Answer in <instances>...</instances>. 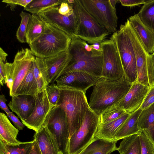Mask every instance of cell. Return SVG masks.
Wrapping results in <instances>:
<instances>
[{
  "label": "cell",
  "instance_id": "1",
  "mask_svg": "<svg viewBox=\"0 0 154 154\" xmlns=\"http://www.w3.org/2000/svg\"><path fill=\"white\" fill-rule=\"evenodd\" d=\"M125 75L121 79L110 81L101 77L93 85L88 103L90 108L99 116L104 111L117 105L131 86Z\"/></svg>",
  "mask_w": 154,
  "mask_h": 154
},
{
  "label": "cell",
  "instance_id": "2",
  "mask_svg": "<svg viewBox=\"0 0 154 154\" xmlns=\"http://www.w3.org/2000/svg\"><path fill=\"white\" fill-rule=\"evenodd\" d=\"M60 95L57 105L64 111L69 129V138L81 126L89 108L86 92L72 88L58 87Z\"/></svg>",
  "mask_w": 154,
  "mask_h": 154
},
{
  "label": "cell",
  "instance_id": "3",
  "mask_svg": "<svg viewBox=\"0 0 154 154\" xmlns=\"http://www.w3.org/2000/svg\"><path fill=\"white\" fill-rule=\"evenodd\" d=\"M46 23L43 33L29 45L30 49L36 57L43 58L67 51L72 39L62 30Z\"/></svg>",
  "mask_w": 154,
  "mask_h": 154
},
{
  "label": "cell",
  "instance_id": "4",
  "mask_svg": "<svg viewBox=\"0 0 154 154\" xmlns=\"http://www.w3.org/2000/svg\"><path fill=\"white\" fill-rule=\"evenodd\" d=\"M68 51L70 60L64 73L74 71L85 72L96 78L102 77L103 56L94 57L84 48L82 40L72 38Z\"/></svg>",
  "mask_w": 154,
  "mask_h": 154
},
{
  "label": "cell",
  "instance_id": "5",
  "mask_svg": "<svg viewBox=\"0 0 154 154\" xmlns=\"http://www.w3.org/2000/svg\"><path fill=\"white\" fill-rule=\"evenodd\" d=\"M112 35L116 42L126 79L132 85L137 81V73L131 27L128 19Z\"/></svg>",
  "mask_w": 154,
  "mask_h": 154
},
{
  "label": "cell",
  "instance_id": "6",
  "mask_svg": "<svg viewBox=\"0 0 154 154\" xmlns=\"http://www.w3.org/2000/svg\"><path fill=\"white\" fill-rule=\"evenodd\" d=\"M72 5L77 17L76 37L90 45L104 40L110 33L84 8L79 0H75Z\"/></svg>",
  "mask_w": 154,
  "mask_h": 154
},
{
  "label": "cell",
  "instance_id": "7",
  "mask_svg": "<svg viewBox=\"0 0 154 154\" xmlns=\"http://www.w3.org/2000/svg\"><path fill=\"white\" fill-rule=\"evenodd\" d=\"M100 124L99 116L89 108L81 126L69 138L67 154H78L87 147L95 139Z\"/></svg>",
  "mask_w": 154,
  "mask_h": 154
},
{
  "label": "cell",
  "instance_id": "8",
  "mask_svg": "<svg viewBox=\"0 0 154 154\" xmlns=\"http://www.w3.org/2000/svg\"><path fill=\"white\" fill-rule=\"evenodd\" d=\"M103 66L102 77L107 80L115 81L125 75L120 54L114 38L102 42Z\"/></svg>",
  "mask_w": 154,
  "mask_h": 154
},
{
  "label": "cell",
  "instance_id": "9",
  "mask_svg": "<svg viewBox=\"0 0 154 154\" xmlns=\"http://www.w3.org/2000/svg\"><path fill=\"white\" fill-rule=\"evenodd\" d=\"M84 8L110 33L115 32L118 17L109 0H79Z\"/></svg>",
  "mask_w": 154,
  "mask_h": 154
},
{
  "label": "cell",
  "instance_id": "10",
  "mask_svg": "<svg viewBox=\"0 0 154 154\" xmlns=\"http://www.w3.org/2000/svg\"><path fill=\"white\" fill-rule=\"evenodd\" d=\"M43 126L54 134L60 150L67 154V148L69 139V129L65 112L59 105L54 106L48 115Z\"/></svg>",
  "mask_w": 154,
  "mask_h": 154
},
{
  "label": "cell",
  "instance_id": "11",
  "mask_svg": "<svg viewBox=\"0 0 154 154\" xmlns=\"http://www.w3.org/2000/svg\"><path fill=\"white\" fill-rule=\"evenodd\" d=\"M33 111L26 119L22 122L28 128L37 131L43 126L48 115L55 106L48 99L46 88L35 95Z\"/></svg>",
  "mask_w": 154,
  "mask_h": 154
},
{
  "label": "cell",
  "instance_id": "12",
  "mask_svg": "<svg viewBox=\"0 0 154 154\" xmlns=\"http://www.w3.org/2000/svg\"><path fill=\"white\" fill-rule=\"evenodd\" d=\"M59 7L49 8L37 14L45 22L59 28L72 38L76 37L77 23L75 11L70 16L63 15L59 13Z\"/></svg>",
  "mask_w": 154,
  "mask_h": 154
},
{
  "label": "cell",
  "instance_id": "13",
  "mask_svg": "<svg viewBox=\"0 0 154 154\" xmlns=\"http://www.w3.org/2000/svg\"><path fill=\"white\" fill-rule=\"evenodd\" d=\"M30 49L22 48L16 54L12 63L14 83L11 96L14 95L21 83L26 76L35 58Z\"/></svg>",
  "mask_w": 154,
  "mask_h": 154
},
{
  "label": "cell",
  "instance_id": "14",
  "mask_svg": "<svg viewBox=\"0 0 154 154\" xmlns=\"http://www.w3.org/2000/svg\"><path fill=\"white\" fill-rule=\"evenodd\" d=\"M99 78L82 71H74L62 74L56 81L58 87L72 88L86 92Z\"/></svg>",
  "mask_w": 154,
  "mask_h": 154
},
{
  "label": "cell",
  "instance_id": "15",
  "mask_svg": "<svg viewBox=\"0 0 154 154\" xmlns=\"http://www.w3.org/2000/svg\"><path fill=\"white\" fill-rule=\"evenodd\" d=\"M150 88L136 81L117 106L128 113L136 111L140 108Z\"/></svg>",
  "mask_w": 154,
  "mask_h": 154
},
{
  "label": "cell",
  "instance_id": "16",
  "mask_svg": "<svg viewBox=\"0 0 154 154\" xmlns=\"http://www.w3.org/2000/svg\"><path fill=\"white\" fill-rule=\"evenodd\" d=\"M131 38L136 60L137 81L144 85L148 86L147 62L149 54L146 51L138 35L131 26Z\"/></svg>",
  "mask_w": 154,
  "mask_h": 154
},
{
  "label": "cell",
  "instance_id": "17",
  "mask_svg": "<svg viewBox=\"0 0 154 154\" xmlns=\"http://www.w3.org/2000/svg\"><path fill=\"white\" fill-rule=\"evenodd\" d=\"M47 70L48 84L54 83L63 74L70 60L68 51L44 58Z\"/></svg>",
  "mask_w": 154,
  "mask_h": 154
},
{
  "label": "cell",
  "instance_id": "18",
  "mask_svg": "<svg viewBox=\"0 0 154 154\" xmlns=\"http://www.w3.org/2000/svg\"><path fill=\"white\" fill-rule=\"evenodd\" d=\"M8 106L15 113L22 122L32 113L35 106V96L29 95H13Z\"/></svg>",
  "mask_w": 154,
  "mask_h": 154
},
{
  "label": "cell",
  "instance_id": "19",
  "mask_svg": "<svg viewBox=\"0 0 154 154\" xmlns=\"http://www.w3.org/2000/svg\"><path fill=\"white\" fill-rule=\"evenodd\" d=\"M42 154H57L60 151L57 138L45 126H43L34 136Z\"/></svg>",
  "mask_w": 154,
  "mask_h": 154
},
{
  "label": "cell",
  "instance_id": "20",
  "mask_svg": "<svg viewBox=\"0 0 154 154\" xmlns=\"http://www.w3.org/2000/svg\"><path fill=\"white\" fill-rule=\"evenodd\" d=\"M128 20L146 51L152 54L154 52V32L142 23L137 14L131 16Z\"/></svg>",
  "mask_w": 154,
  "mask_h": 154
},
{
  "label": "cell",
  "instance_id": "21",
  "mask_svg": "<svg viewBox=\"0 0 154 154\" xmlns=\"http://www.w3.org/2000/svg\"><path fill=\"white\" fill-rule=\"evenodd\" d=\"M19 130L12 125L7 115L0 112V140L9 146H17L23 143L24 142L17 139Z\"/></svg>",
  "mask_w": 154,
  "mask_h": 154
},
{
  "label": "cell",
  "instance_id": "22",
  "mask_svg": "<svg viewBox=\"0 0 154 154\" xmlns=\"http://www.w3.org/2000/svg\"><path fill=\"white\" fill-rule=\"evenodd\" d=\"M131 113L126 112L118 118L104 123H100L95 138H100L111 141H117L115 136L118 130L130 116Z\"/></svg>",
  "mask_w": 154,
  "mask_h": 154
},
{
  "label": "cell",
  "instance_id": "23",
  "mask_svg": "<svg viewBox=\"0 0 154 154\" xmlns=\"http://www.w3.org/2000/svg\"><path fill=\"white\" fill-rule=\"evenodd\" d=\"M117 141L103 139H95L78 154H111L117 150Z\"/></svg>",
  "mask_w": 154,
  "mask_h": 154
},
{
  "label": "cell",
  "instance_id": "24",
  "mask_svg": "<svg viewBox=\"0 0 154 154\" xmlns=\"http://www.w3.org/2000/svg\"><path fill=\"white\" fill-rule=\"evenodd\" d=\"M142 110L140 108L131 113L117 131L115 136L116 141L140 132L141 130L138 126L137 120Z\"/></svg>",
  "mask_w": 154,
  "mask_h": 154
},
{
  "label": "cell",
  "instance_id": "25",
  "mask_svg": "<svg viewBox=\"0 0 154 154\" xmlns=\"http://www.w3.org/2000/svg\"><path fill=\"white\" fill-rule=\"evenodd\" d=\"M47 23L37 14H31L27 27L26 40L29 45L44 32Z\"/></svg>",
  "mask_w": 154,
  "mask_h": 154
},
{
  "label": "cell",
  "instance_id": "26",
  "mask_svg": "<svg viewBox=\"0 0 154 154\" xmlns=\"http://www.w3.org/2000/svg\"><path fill=\"white\" fill-rule=\"evenodd\" d=\"M38 92L37 83L34 74L33 62L28 72L18 87L14 95H26L34 96Z\"/></svg>",
  "mask_w": 154,
  "mask_h": 154
},
{
  "label": "cell",
  "instance_id": "27",
  "mask_svg": "<svg viewBox=\"0 0 154 154\" xmlns=\"http://www.w3.org/2000/svg\"><path fill=\"white\" fill-rule=\"evenodd\" d=\"M140 133L123 139L117 149L120 154H141Z\"/></svg>",
  "mask_w": 154,
  "mask_h": 154
},
{
  "label": "cell",
  "instance_id": "28",
  "mask_svg": "<svg viewBox=\"0 0 154 154\" xmlns=\"http://www.w3.org/2000/svg\"><path fill=\"white\" fill-rule=\"evenodd\" d=\"M137 125L140 130L146 131L154 141V103L142 110L138 119Z\"/></svg>",
  "mask_w": 154,
  "mask_h": 154
},
{
  "label": "cell",
  "instance_id": "29",
  "mask_svg": "<svg viewBox=\"0 0 154 154\" xmlns=\"http://www.w3.org/2000/svg\"><path fill=\"white\" fill-rule=\"evenodd\" d=\"M34 74L37 83L38 91L46 88L47 81V66L44 58L36 57L33 62Z\"/></svg>",
  "mask_w": 154,
  "mask_h": 154
},
{
  "label": "cell",
  "instance_id": "30",
  "mask_svg": "<svg viewBox=\"0 0 154 154\" xmlns=\"http://www.w3.org/2000/svg\"><path fill=\"white\" fill-rule=\"evenodd\" d=\"M137 14L142 23L154 32V0L143 4Z\"/></svg>",
  "mask_w": 154,
  "mask_h": 154
},
{
  "label": "cell",
  "instance_id": "31",
  "mask_svg": "<svg viewBox=\"0 0 154 154\" xmlns=\"http://www.w3.org/2000/svg\"><path fill=\"white\" fill-rule=\"evenodd\" d=\"M65 0H32L24 10L32 14H37L46 9L59 7Z\"/></svg>",
  "mask_w": 154,
  "mask_h": 154
},
{
  "label": "cell",
  "instance_id": "32",
  "mask_svg": "<svg viewBox=\"0 0 154 154\" xmlns=\"http://www.w3.org/2000/svg\"><path fill=\"white\" fill-rule=\"evenodd\" d=\"M33 141L24 142L19 146L5 145L0 140V154H29L32 147Z\"/></svg>",
  "mask_w": 154,
  "mask_h": 154
},
{
  "label": "cell",
  "instance_id": "33",
  "mask_svg": "<svg viewBox=\"0 0 154 154\" xmlns=\"http://www.w3.org/2000/svg\"><path fill=\"white\" fill-rule=\"evenodd\" d=\"M126 112L117 105L108 108L99 115L100 123L104 124L115 120Z\"/></svg>",
  "mask_w": 154,
  "mask_h": 154
},
{
  "label": "cell",
  "instance_id": "34",
  "mask_svg": "<svg viewBox=\"0 0 154 154\" xmlns=\"http://www.w3.org/2000/svg\"><path fill=\"white\" fill-rule=\"evenodd\" d=\"M140 136L141 154H154V141L149 133L141 130Z\"/></svg>",
  "mask_w": 154,
  "mask_h": 154
},
{
  "label": "cell",
  "instance_id": "35",
  "mask_svg": "<svg viewBox=\"0 0 154 154\" xmlns=\"http://www.w3.org/2000/svg\"><path fill=\"white\" fill-rule=\"evenodd\" d=\"M19 15L21 18V21L17 31L16 36L20 42L24 43L26 42V32L31 14L22 11Z\"/></svg>",
  "mask_w": 154,
  "mask_h": 154
},
{
  "label": "cell",
  "instance_id": "36",
  "mask_svg": "<svg viewBox=\"0 0 154 154\" xmlns=\"http://www.w3.org/2000/svg\"><path fill=\"white\" fill-rule=\"evenodd\" d=\"M48 97L50 103L55 106L57 105L60 95V90L55 83L48 85L46 88Z\"/></svg>",
  "mask_w": 154,
  "mask_h": 154
},
{
  "label": "cell",
  "instance_id": "37",
  "mask_svg": "<svg viewBox=\"0 0 154 154\" xmlns=\"http://www.w3.org/2000/svg\"><path fill=\"white\" fill-rule=\"evenodd\" d=\"M147 74L150 87L154 86V52L149 54L147 62Z\"/></svg>",
  "mask_w": 154,
  "mask_h": 154
},
{
  "label": "cell",
  "instance_id": "38",
  "mask_svg": "<svg viewBox=\"0 0 154 154\" xmlns=\"http://www.w3.org/2000/svg\"><path fill=\"white\" fill-rule=\"evenodd\" d=\"M154 103V86L150 87L140 108L142 110Z\"/></svg>",
  "mask_w": 154,
  "mask_h": 154
},
{
  "label": "cell",
  "instance_id": "39",
  "mask_svg": "<svg viewBox=\"0 0 154 154\" xmlns=\"http://www.w3.org/2000/svg\"><path fill=\"white\" fill-rule=\"evenodd\" d=\"M32 0H3V2L7 3L10 6L12 11L14 10L17 5H20L25 8Z\"/></svg>",
  "mask_w": 154,
  "mask_h": 154
},
{
  "label": "cell",
  "instance_id": "40",
  "mask_svg": "<svg viewBox=\"0 0 154 154\" xmlns=\"http://www.w3.org/2000/svg\"><path fill=\"white\" fill-rule=\"evenodd\" d=\"M74 11L72 5L69 4L66 0L62 2L60 5L59 9V13L62 15L69 16L72 15Z\"/></svg>",
  "mask_w": 154,
  "mask_h": 154
},
{
  "label": "cell",
  "instance_id": "41",
  "mask_svg": "<svg viewBox=\"0 0 154 154\" xmlns=\"http://www.w3.org/2000/svg\"><path fill=\"white\" fill-rule=\"evenodd\" d=\"M7 116L13 122L16 128L19 130H22L25 126L21 122L17 117L13 113V112H11Z\"/></svg>",
  "mask_w": 154,
  "mask_h": 154
},
{
  "label": "cell",
  "instance_id": "42",
  "mask_svg": "<svg viewBox=\"0 0 154 154\" xmlns=\"http://www.w3.org/2000/svg\"><path fill=\"white\" fill-rule=\"evenodd\" d=\"M148 0H119L122 6L132 7L144 4L148 2Z\"/></svg>",
  "mask_w": 154,
  "mask_h": 154
},
{
  "label": "cell",
  "instance_id": "43",
  "mask_svg": "<svg viewBox=\"0 0 154 154\" xmlns=\"http://www.w3.org/2000/svg\"><path fill=\"white\" fill-rule=\"evenodd\" d=\"M5 63L0 60V83L2 86L6 84L7 82Z\"/></svg>",
  "mask_w": 154,
  "mask_h": 154
},
{
  "label": "cell",
  "instance_id": "44",
  "mask_svg": "<svg viewBox=\"0 0 154 154\" xmlns=\"http://www.w3.org/2000/svg\"><path fill=\"white\" fill-rule=\"evenodd\" d=\"M7 101V100L4 94L0 95V107L2 110L6 112L7 115L11 112L6 103Z\"/></svg>",
  "mask_w": 154,
  "mask_h": 154
},
{
  "label": "cell",
  "instance_id": "45",
  "mask_svg": "<svg viewBox=\"0 0 154 154\" xmlns=\"http://www.w3.org/2000/svg\"><path fill=\"white\" fill-rule=\"evenodd\" d=\"M29 154H42L35 140H33L31 149Z\"/></svg>",
  "mask_w": 154,
  "mask_h": 154
},
{
  "label": "cell",
  "instance_id": "46",
  "mask_svg": "<svg viewBox=\"0 0 154 154\" xmlns=\"http://www.w3.org/2000/svg\"><path fill=\"white\" fill-rule=\"evenodd\" d=\"M7 56V54L1 47L0 48V60H2L5 63Z\"/></svg>",
  "mask_w": 154,
  "mask_h": 154
},
{
  "label": "cell",
  "instance_id": "47",
  "mask_svg": "<svg viewBox=\"0 0 154 154\" xmlns=\"http://www.w3.org/2000/svg\"><path fill=\"white\" fill-rule=\"evenodd\" d=\"M118 1V0H109L111 6L115 9H116L115 8L116 4Z\"/></svg>",
  "mask_w": 154,
  "mask_h": 154
},
{
  "label": "cell",
  "instance_id": "48",
  "mask_svg": "<svg viewBox=\"0 0 154 154\" xmlns=\"http://www.w3.org/2000/svg\"><path fill=\"white\" fill-rule=\"evenodd\" d=\"M67 2L69 5L73 4L75 2V0H66Z\"/></svg>",
  "mask_w": 154,
  "mask_h": 154
},
{
  "label": "cell",
  "instance_id": "49",
  "mask_svg": "<svg viewBox=\"0 0 154 154\" xmlns=\"http://www.w3.org/2000/svg\"><path fill=\"white\" fill-rule=\"evenodd\" d=\"M57 154H64L61 151H60L57 153Z\"/></svg>",
  "mask_w": 154,
  "mask_h": 154
}]
</instances>
